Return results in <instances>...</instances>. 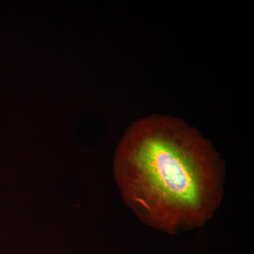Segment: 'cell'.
Here are the masks:
<instances>
[{"label": "cell", "mask_w": 254, "mask_h": 254, "mask_svg": "<svg viewBox=\"0 0 254 254\" xmlns=\"http://www.w3.org/2000/svg\"><path fill=\"white\" fill-rule=\"evenodd\" d=\"M114 172L138 218L170 234L204 225L223 196L218 153L195 128L168 115L131 124L115 153Z\"/></svg>", "instance_id": "cell-1"}]
</instances>
